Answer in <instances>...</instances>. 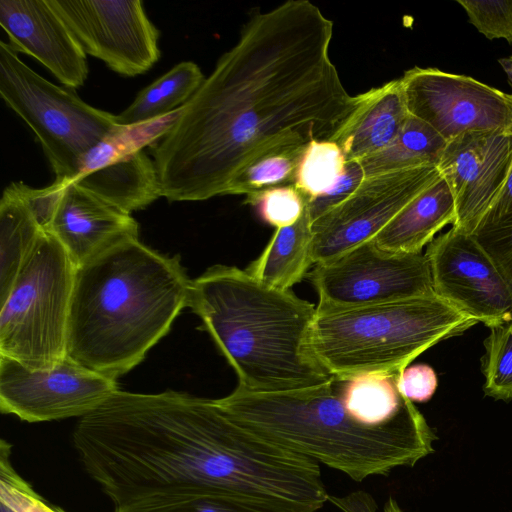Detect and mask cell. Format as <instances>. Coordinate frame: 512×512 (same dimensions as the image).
I'll list each match as a JSON object with an SVG mask.
<instances>
[{
    "instance_id": "cell-27",
    "label": "cell",
    "mask_w": 512,
    "mask_h": 512,
    "mask_svg": "<svg viewBox=\"0 0 512 512\" xmlns=\"http://www.w3.org/2000/svg\"><path fill=\"white\" fill-rule=\"evenodd\" d=\"M397 376L370 373L343 380L341 395L348 411L368 427L392 422L407 402L397 389Z\"/></svg>"
},
{
    "instance_id": "cell-12",
    "label": "cell",
    "mask_w": 512,
    "mask_h": 512,
    "mask_svg": "<svg viewBox=\"0 0 512 512\" xmlns=\"http://www.w3.org/2000/svg\"><path fill=\"white\" fill-rule=\"evenodd\" d=\"M117 390L116 380L68 357L49 369H31L0 355V410L26 422L81 418Z\"/></svg>"
},
{
    "instance_id": "cell-2",
    "label": "cell",
    "mask_w": 512,
    "mask_h": 512,
    "mask_svg": "<svg viewBox=\"0 0 512 512\" xmlns=\"http://www.w3.org/2000/svg\"><path fill=\"white\" fill-rule=\"evenodd\" d=\"M72 438L114 509L157 496L218 493L316 512L327 499L318 463L239 424L216 399L119 389L80 418Z\"/></svg>"
},
{
    "instance_id": "cell-32",
    "label": "cell",
    "mask_w": 512,
    "mask_h": 512,
    "mask_svg": "<svg viewBox=\"0 0 512 512\" xmlns=\"http://www.w3.org/2000/svg\"><path fill=\"white\" fill-rule=\"evenodd\" d=\"M245 203L256 206L260 217L277 229L290 226L300 218L307 197L295 185H289L245 198Z\"/></svg>"
},
{
    "instance_id": "cell-5",
    "label": "cell",
    "mask_w": 512,
    "mask_h": 512,
    "mask_svg": "<svg viewBox=\"0 0 512 512\" xmlns=\"http://www.w3.org/2000/svg\"><path fill=\"white\" fill-rule=\"evenodd\" d=\"M188 307L248 391L307 389L333 378L312 347L316 307L290 290L218 264L191 280Z\"/></svg>"
},
{
    "instance_id": "cell-38",
    "label": "cell",
    "mask_w": 512,
    "mask_h": 512,
    "mask_svg": "<svg viewBox=\"0 0 512 512\" xmlns=\"http://www.w3.org/2000/svg\"><path fill=\"white\" fill-rule=\"evenodd\" d=\"M0 512H21L7 501L0 500Z\"/></svg>"
},
{
    "instance_id": "cell-30",
    "label": "cell",
    "mask_w": 512,
    "mask_h": 512,
    "mask_svg": "<svg viewBox=\"0 0 512 512\" xmlns=\"http://www.w3.org/2000/svg\"><path fill=\"white\" fill-rule=\"evenodd\" d=\"M483 344L481 371L485 378L483 391L495 400H512V322L488 327Z\"/></svg>"
},
{
    "instance_id": "cell-6",
    "label": "cell",
    "mask_w": 512,
    "mask_h": 512,
    "mask_svg": "<svg viewBox=\"0 0 512 512\" xmlns=\"http://www.w3.org/2000/svg\"><path fill=\"white\" fill-rule=\"evenodd\" d=\"M478 322L435 293L401 301L317 312L312 347L332 376L399 374L437 343Z\"/></svg>"
},
{
    "instance_id": "cell-31",
    "label": "cell",
    "mask_w": 512,
    "mask_h": 512,
    "mask_svg": "<svg viewBox=\"0 0 512 512\" xmlns=\"http://www.w3.org/2000/svg\"><path fill=\"white\" fill-rule=\"evenodd\" d=\"M346 159L333 141H314L309 144L300 163L294 185L307 201L327 191L343 172Z\"/></svg>"
},
{
    "instance_id": "cell-7",
    "label": "cell",
    "mask_w": 512,
    "mask_h": 512,
    "mask_svg": "<svg viewBox=\"0 0 512 512\" xmlns=\"http://www.w3.org/2000/svg\"><path fill=\"white\" fill-rule=\"evenodd\" d=\"M75 273L65 249L44 231L0 305V355L31 369H49L67 357Z\"/></svg>"
},
{
    "instance_id": "cell-20",
    "label": "cell",
    "mask_w": 512,
    "mask_h": 512,
    "mask_svg": "<svg viewBox=\"0 0 512 512\" xmlns=\"http://www.w3.org/2000/svg\"><path fill=\"white\" fill-rule=\"evenodd\" d=\"M312 239V220L306 206L294 224L275 230L262 253L245 271L268 287L290 290L314 266Z\"/></svg>"
},
{
    "instance_id": "cell-15",
    "label": "cell",
    "mask_w": 512,
    "mask_h": 512,
    "mask_svg": "<svg viewBox=\"0 0 512 512\" xmlns=\"http://www.w3.org/2000/svg\"><path fill=\"white\" fill-rule=\"evenodd\" d=\"M437 167L454 198L452 227L472 234L512 171V128L460 134L447 141Z\"/></svg>"
},
{
    "instance_id": "cell-21",
    "label": "cell",
    "mask_w": 512,
    "mask_h": 512,
    "mask_svg": "<svg viewBox=\"0 0 512 512\" xmlns=\"http://www.w3.org/2000/svg\"><path fill=\"white\" fill-rule=\"evenodd\" d=\"M73 181L130 214L161 197L154 161L144 151Z\"/></svg>"
},
{
    "instance_id": "cell-4",
    "label": "cell",
    "mask_w": 512,
    "mask_h": 512,
    "mask_svg": "<svg viewBox=\"0 0 512 512\" xmlns=\"http://www.w3.org/2000/svg\"><path fill=\"white\" fill-rule=\"evenodd\" d=\"M343 380L333 376L316 387L275 393L237 386L216 402L239 424L358 482L412 467L434 451L437 436L413 402L389 424L368 427L346 408Z\"/></svg>"
},
{
    "instance_id": "cell-8",
    "label": "cell",
    "mask_w": 512,
    "mask_h": 512,
    "mask_svg": "<svg viewBox=\"0 0 512 512\" xmlns=\"http://www.w3.org/2000/svg\"><path fill=\"white\" fill-rule=\"evenodd\" d=\"M0 95L34 132L58 182L74 180L82 157L117 125L116 115L87 104L75 89L46 80L4 41Z\"/></svg>"
},
{
    "instance_id": "cell-26",
    "label": "cell",
    "mask_w": 512,
    "mask_h": 512,
    "mask_svg": "<svg viewBox=\"0 0 512 512\" xmlns=\"http://www.w3.org/2000/svg\"><path fill=\"white\" fill-rule=\"evenodd\" d=\"M181 110L182 106L163 117L139 124H117L82 157L74 180L144 151L171 129Z\"/></svg>"
},
{
    "instance_id": "cell-1",
    "label": "cell",
    "mask_w": 512,
    "mask_h": 512,
    "mask_svg": "<svg viewBox=\"0 0 512 512\" xmlns=\"http://www.w3.org/2000/svg\"><path fill=\"white\" fill-rule=\"evenodd\" d=\"M333 22L308 0L253 12L236 44L149 148L161 197L225 195L235 175L284 142L332 141L364 99L330 57Z\"/></svg>"
},
{
    "instance_id": "cell-37",
    "label": "cell",
    "mask_w": 512,
    "mask_h": 512,
    "mask_svg": "<svg viewBox=\"0 0 512 512\" xmlns=\"http://www.w3.org/2000/svg\"><path fill=\"white\" fill-rule=\"evenodd\" d=\"M384 512H404L398 502L390 497L384 505Z\"/></svg>"
},
{
    "instance_id": "cell-25",
    "label": "cell",
    "mask_w": 512,
    "mask_h": 512,
    "mask_svg": "<svg viewBox=\"0 0 512 512\" xmlns=\"http://www.w3.org/2000/svg\"><path fill=\"white\" fill-rule=\"evenodd\" d=\"M309 144L284 142L264 150L235 175L225 195H245L248 198L273 188L294 185Z\"/></svg>"
},
{
    "instance_id": "cell-22",
    "label": "cell",
    "mask_w": 512,
    "mask_h": 512,
    "mask_svg": "<svg viewBox=\"0 0 512 512\" xmlns=\"http://www.w3.org/2000/svg\"><path fill=\"white\" fill-rule=\"evenodd\" d=\"M44 231L24 193L23 183L8 185L0 200V305Z\"/></svg>"
},
{
    "instance_id": "cell-28",
    "label": "cell",
    "mask_w": 512,
    "mask_h": 512,
    "mask_svg": "<svg viewBox=\"0 0 512 512\" xmlns=\"http://www.w3.org/2000/svg\"><path fill=\"white\" fill-rule=\"evenodd\" d=\"M114 512H296L291 509L218 493L165 495L142 499Z\"/></svg>"
},
{
    "instance_id": "cell-36",
    "label": "cell",
    "mask_w": 512,
    "mask_h": 512,
    "mask_svg": "<svg viewBox=\"0 0 512 512\" xmlns=\"http://www.w3.org/2000/svg\"><path fill=\"white\" fill-rule=\"evenodd\" d=\"M397 389L402 397L411 402L429 401L438 386L434 369L427 364H415L402 370L396 380Z\"/></svg>"
},
{
    "instance_id": "cell-39",
    "label": "cell",
    "mask_w": 512,
    "mask_h": 512,
    "mask_svg": "<svg viewBox=\"0 0 512 512\" xmlns=\"http://www.w3.org/2000/svg\"><path fill=\"white\" fill-rule=\"evenodd\" d=\"M508 61V68L512 76V56L510 58H507Z\"/></svg>"
},
{
    "instance_id": "cell-3",
    "label": "cell",
    "mask_w": 512,
    "mask_h": 512,
    "mask_svg": "<svg viewBox=\"0 0 512 512\" xmlns=\"http://www.w3.org/2000/svg\"><path fill=\"white\" fill-rule=\"evenodd\" d=\"M180 260L134 238L76 268L67 357L113 380L140 364L188 307Z\"/></svg>"
},
{
    "instance_id": "cell-33",
    "label": "cell",
    "mask_w": 512,
    "mask_h": 512,
    "mask_svg": "<svg viewBox=\"0 0 512 512\" xmlns=\"http://www.w3.org/2000/svg\"><path fill=\"white\" fill-rule=\"evenodd\" d=\"M0 500L15 506L21 512H65L37 494L13 469L10 462V445L1 440L0 445Z\"/></svg>"
},
{
    "instance_id": "cell-17",
    "label": "cell",
    "mask_w": 512,
    "mask_h": 512,
    "mask_svg": "<svg viewBox=\"0 0 512 512\" xmlns=\"http://www.w3.org/2000/svg\"><path fill=\"white\" fill-rule=\"evenodd\" d=\"M0 25L16 52L34 57L64 86H83L86 54L48 0H1Z\"/></svg>"
},
{
    "instance_id": "cell-34",
    "label": "cell",
    "mask_w": 512,
    "mask_h": 512,
    "mask_svg": "<svg viewBox=\"0 0 512 512\" xmlns=\"http://www.w3.org/2000/svg\"><path fill=\"white\" fill-rule=\"evenodd\" d=\"M469 22L486 38L512 43V1L457 0Z\"/></svg>"
},
{
    "instance_id": "cell-23",
    "label": "cell",
    "mask_w": 512,
    "mask_h": 512,
    "mask_svg": "<svg viewBox=\"0 0 512 512\" xmlns=\"http://www.w3.org/2000/svg\"><path fill=\"white\" fill-rule=\"evenodd\" d=\"M205 76L192 61L176 64L143 88L119 115V125H132L163 117L183 106L197 91Z\"/></svg>"
},
{
    "instance_id": "cell-18",
    "label": "cell",
    "mask_w": 512,
    "mask_h": 512,
    "mask_svg": "<svg viewBox=\"0 0 512 512\" xmlns=\"http://www.w3.org/2000/svg\"><path fill=\"white\" fill-rule=\"evenodd\" d=\"M410 113L400 79L364 93L360 106L332 140L346 160H361L380 152L399 135Z\"/></svg>"
},
{
    "instance_id": "cell-10",
    "label": "cell",
    "mask_w": 512,
    "mask_h": 512,
    "mask_svg": "<svg viewBox=\"0 0 512 512\" xmlns=\"http://www.w3.org/2000/svg\"><path fill=\"white\" fill-rule=\"evenodd\" d=\"M440 176L437 166H422L365 177L348 198L312 222L313 264L330 262L373 240Z\"/></svg>"
},
{
    "instance_id": "cell-16",
    "label": "cell",
    "mask_w": 512,
    "mask_h": 512,
    "mask_svg": "<svg viewBox=\"0 0 512 512\" xmlns=\"http://www.w3.org/2000/svg\"><path fill=\"white\" fill-rule=\"evenodd\" d=\"M47 204L46 232L53 235L76 268L109 248L138 238V222L117 206L74 181L41 188Z\"/></svg>"
},
{
    "instance_id": "cell-11",
    "label": "cell",
    "mask_w": 512,
    "mask_h": 512,
    "mask_svg": "<svg viewBox=\"0 0 512 512\" xmlns=\"http://www.w3.org/2000/svg\"><path fill=\"white\" fill-rule=\"evenodd\" d=\"M86 55L134 77L159 60L160 32L140 0H48Z\"/></svg>"
},
{
    "instance_id": "cell-19",
    "label": "cell",
    "mask_w": 512,
    "mask_h": 512,
    "mask_svg": "<svg viewBox=\"0 0 512 512\" xmlns=\"http://www.w3.org/2000/svg\"><path fill=\"white\" fill-rule=\"evenodd\" d=\"M455 202L442 176L409 202L374 238L382 249L421 253L442 228L454 224Z\"/></svg>"
},
{
    "instance_id": "cell-24",
    "label": "cell",
    "mask_w": 512,
    "mask_h": 512,
    "mask_svg": "<svg viewBox=\"0 0 512 512\" xmlns=\"http://www.w3.org/2000/svg\"><path fill=\"white\" fill-rule=\"evenodd\" d=\"M447 141L424 121L409 115L396 139L359 160L365 177L422 166H438Z\"/></svg>"
},
{
    "instance_id": "cell-14",
    "label": "cell",
    "mask_w": 512,
    "mask_h": 512,
    "mask_svg": "<svg viewBox=\"0 0 512 512\" xmlns=\"http://www.w3.org/2000/svg\"><path fill=\"white\" fill-rule=\"evenodd\" d=\"M425 256L438 297L487 327L512 322V286L471 234L452 227Z\"/></svg>"
},
{
    "instance_id": "cell-9",
    "label": "cell",
    "mask_w": 512,
    "mask_h": 512,
    "mask_svg": "<svg viewBox=\"0 0 512 512\" xmlns=\"http://www.w3.org/2000/svg\"><path fill=\"white\" fill-rule=\"evenodd\" d=\"M317 312L379 305L433 294L424 253H397L367 241L307 274Z\"/></svg>"
},
{
    "instance_id": "cell-13",
    "label": "cell",
    "mask_w": 512,
    "mask_h": 512,
    "mask_svg": "<svg viewBox=\"0 0 512 512\" xmlns=\"http://www.w3.org/2000/svg\"><path fill=\"white\" fill-rule=\"evenodd\" d=\"M399 79L410 115L446 141L469 131L512 128V94L436 68L414 67Z\"/></svg>"
},
{
    "instance_id": "cell-29",
    "label": "cell",
    "mask_w": 512,
    "mask_h": 512,
    "mask_svg": "<svg viewBox=\"0 0 512 512\" xmlns=\"http://www.w3.org/2000/svg\"><path fill=\"white\" fill-rule=\"evenodd\" d=\"M471 235L512 286V171Z\"/></svg>"
},
{
    "instance_id": "cell-35",
    "label": "cell",
    "mask_w": 512,
    "mask_h": 512,
    "mask_svg": "<svg viewBox=\"0 0 512 512\" xmlns=\"http://www.w3.org/2000/svg\"><path fill=\"white\" fill-rule=\"evenodd\" d=\"M365 175L357 160H346L338 180L324 193L307 201V209L312 222L329 209L348 198L362 183Z\"/></svg>"
}]
</instances>
